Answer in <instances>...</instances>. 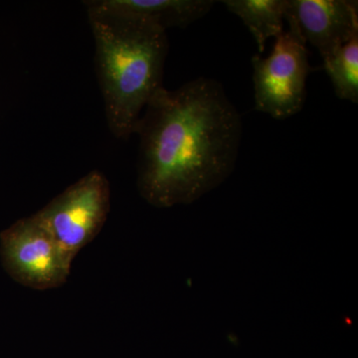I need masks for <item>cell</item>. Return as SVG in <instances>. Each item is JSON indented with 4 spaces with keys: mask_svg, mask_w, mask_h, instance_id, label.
Returning <instances> with one entry per match:
<instances>
[{
    "mask_svg": "<svg viewBox=\"0 0 358 358\" xmlns=\"http://www.w3.org/2000/svg\"><path fill=\"white\" fill-rule=\"evenodd\" d=\"M87 11L108 126L115 138L127 140L150 99L164 87L166 31L136 18L89 7Z\"/></svg>",
    "mask_w": 358,
    "mask_h": 358,
    "instance_id": "cell-2",
    "label": "cell"
},
{
    "mask_svg": "<svg viewBox=\"0 0 358 358\" xmlns=\"http://www.w3.org/2000/svg\"><path fill=\"white\" fill-rule=\"evenodd\" d=\"M213 0H94L85 2L89 8L103 13L136 18L169 28L188 27L211 10Z\"/></svg>",
    "mask_w": 358,
    "mask_h": 358,
    "instance_id": "cell-7",
    "label": "cell"
},
{
    "mask_svg": "<svg viewBox=\"0 0 358 358\" xmlns=\"http://www.w3.org/2000/svg\"><path fill=\"white\" fill-rule=\"evenodd\" d=\"M336 95L341 100L358 103V34L324 61Z\"/></svg>",
    "mask_w": 358,
    "mask_h": 358,
    "instance_id": "cell-9",
    "label": "cell"
},
{
    "mask_svg": "<svg viewBox=\"0 0 358 358\" xmlns=\"http://www.w3.org/2000/svg\"><path fill=\"white\" fill-rule=\"evenodd\" d=\"M285 20L324 61L358 34V2L286 0Z\"/></svg>",
    "mask_w": 358,
    "mask_h": 358,
    "instance_id": "cell-6",
    "label": "cell"
},
{
    "mask_svg": "<svg viewBox=\"0 0 358 358\" xmlns=\"http://www.w3.org/2000/svg\"><path fill=\"white\" fill-rule=\"evenodd\" d=\"M110 207L109 181L91 171L35 213L71 263L102 230Z\"/></svg>",
    "mask_w": 358,
    "mask_h": 358,
    "instance_id": "cell-3",
    "label": "cell"
},
{
    "mask_svg": "<svg viewBox=\"0 0 358 358\" xmlns=\"http://www.w3.org/2000/svg\"><path fill=\"white\" fill-rule=\"evenodd\" d=\"M222 3L247 26L260 53L268 39L284 32L286 0H225Z\"/></svg>",
    "mask_w": 358,
    "mask_h": 358,
    "instance_id": "cell-8",
    "label": "cell"
},
{
    "mask_svg": "<svg viewBox=\"0 0 358 358\" xmlns=\"http://www.w3.org/2000/svg\"><path fill=\"white\" fill-rule=\"evenodd\" d=\"M0 259L11 279L38 291L62 286L72 268V263L34 214L0 233Z\"/></svg>",
    "mask_w": 358,
    "mask_h": 358,
    "instance_id": "cell-5",
    "label": "cell"
},
{
    "mask_svg": "<svg viewBox=\"0 0 358 358\" xmlns=\"http://www.w3.org/2000/svg\"><path fill=\"white\" fill-rule=\"evenodd\" d=\"M242 131L241 115L215 80L162 87L134 131L141 196L159 208L196 201L234 171Z\"/></svg>",
    "mask_w": 358,
    "mask_h": 358,
    "instance_id": "cell-1",
    "label": "cell"
},
{
    "mask_svg": "<svg viewBox=\"0 0 358 358\" xmlns=\"http://www.w3.org/2000/svg\"><path fill=\"white\" fill-rule=\"evenodd\" d=\"M255 109L285 120L303 109L310 71L306 42L289 28L275 38L268 57L253 56Z\"/></svg>",
    "mask_w": 358,
    "mask_h": 358,
    "instance_id": "cell-4",
    "label": "cell"
}]
</instances>
